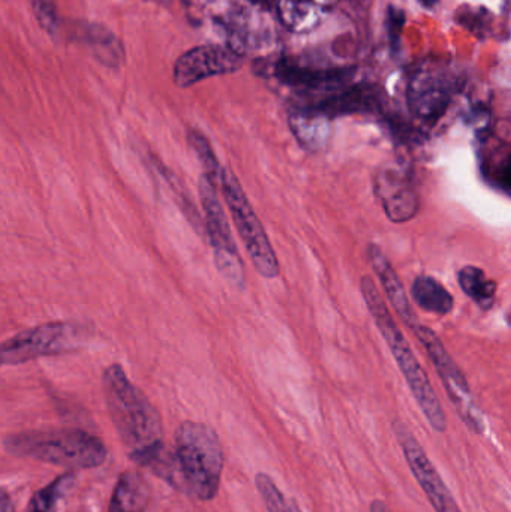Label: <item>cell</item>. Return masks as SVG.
Listing matches in <instances>:
<instances>
[{
	"mask_svg": "<svg viewBox=\"0 0 511 512\" xmlns=\"http://www.w3.org/2000/svg\"><path fill=\"white\" fill-rule=\"evenodd\" d=\"M102 391L108 414L131 459L162 444L158 412L143 391L129 381L120 364H111L104 370Z\"/></svg>",
	"mask_w": 511,
	"mask_h": 512,
	"instance_id": "1",
	"label": "cell"
},
{
	"mask_svg": "<svg viewBox=\"0 0 511 512\" xmlns=\"http://www.w3.org/2000/svg\"><path fill=\"white\" fill-rule=\"evenodd\" d=\"M360 286H362V295L365 298L366 306H368L378 330L386 339L387 345L392 349L393 357H395L417 405L422 409L423 415L435 432H446L447 418L443 406L435 394L428 375L420 366L416 355L411 351L410 343L407 342L395 319L390 315L383 297L378 292L377 285L372 282L371 277H363Z\"/></svg>",
	"mask_w": 511,
	"mask_h": 512,
	"instance_id": "2",
	"label": "cell"
},
{
	"mask_svg": "<svg viewBox=\"0 0 511 512\" xmlns=\"http://www.w3.org/2000/svg\"><path fill=\"white\" fill-rule=\"evenodd\" d=\"M11 456L26 457L48 465L72 469H93L104 465L107 448L104 442L84 430H32L5 439Z\"/></svg>",
	"mask_w": 511,
	"mask_h": 512,
	"instance_id": "3",
	"label": "cell"
},
{
	"mask_svg": "<svg viewBox=\"0 0 511 512\" xmlns=\"http://www.w3.org/2000/svg\"><path fill=\"white\" fill-rule=\"evenodd\" d=\"M176 456L189 495L203 502L215 499L224 469V451L215 430L195 421L180 424Z\"/></svg>",
	"mask_w": 511,
	"mask_h": 512,
	"instance_id": "4",
	"label": "cell"
},
{
	"mask_svg": "<svg viewBox=\"0 0 511 512\" xmlns=\"http://www.w3.org/2000/svg\"><path fill=\"white\" fill-rule=\"evenodd\" d=\"M89 330L77 322L56 321L36 325L9 337L0 348L3 366L80 351L89 340Z\"/></svg>",
	"mask_w": 511,
	"mask_h": 512,
	"instance_id": "5",
	"label": "cell"
},
{
	"mask_svg": "<svg viewBox=\"0 0 511 512\" xmlns=\"http://www.w3.org/2000/svg\"><path fill=\"white\" fill-rule=\"evenodd\" d=\"M219 192L224 195L231 218L239 231L246 252L251 256L255 270L261 277L276 279L281 270H279L278 258L273 251L272 243L257 213L252 209L242 185L231 171L225 170L222 174Z\"/></svg>",
	"mask_w": 511,
	"mask_h": 512,
	"instance_id": "6",
	"label": "cell"
},
{
	"mask_svg": "<svg viewBox=\"0 0 511 512\" xmlns=\"http://www.w3.org/2000/svg\"><path fill=\"white\" fill-rule=\"evenodd\" d=\"M198 192L204 212V237L212 246L216 268L234 288L243 289L246 282L245 270L227 215L218 197L219 189L203 174Z\"/></svg>",
	"mask_w": 511,
	"mask_h": 512,
	"instance_id": "7",
	"label": "cell"
},
{
	"mask_svg": "<svg viewBox=\"0 0 511 512\" xmlns=\"http://www.w3.org/2000/svg\"><path fill=\"white\" fill-rule=\"evenodd\" d=\"M413 331L428 351L429 357H431L432 363H434L459 417L471 432L482 435L485 432V421H483L482 412L474 402L473 393H471L470 385H468L464 373L461 372L458 364L455 363L452 355L449 354L446 346L441 342L440 337L431 328L417 324Z\"/></svg>",
	"mask_w": 511,
	"mask_h": 512,
	"instance_id": "8",
	"label": "cell"
},
{
	"mask_svg": "<svg viewBox=\"0 0 511 512\" xmlns=\"http://www.w3.org/2000/svg\"><path fill=\"white\" fill-rule=\"evenodd\" d=\"M393 430H395L396 438H398L402 453H404L414 478L422 487L425 495L428 496L434 510L437 512H462L450 493L449 487L441 478L440 472L435 469L434 463L431 462L416 436L402 421H395Z\"/></svg>",
	"mask_w": 511,
	"mask_h": 512,
	"instance_id": "9",
	"label": "cell"
},
{
	"mask_svg": "<svg viewBox=\"0 0 511 512\" xmlns=\"http://www.w3.org/2000/svg\"><path fill=\"white\" fill-rule=\"evenodd\" d=\"M243 66V57L233 48L204 45L192 48L177 59L174 83L179 87L194 86L216 75L233 74Z\"/></svg>",
	"mask_w": 511,
	"mask_h": 512,
	"instance_id": "10",
	"label": "cell"
},
{
	"mask_svg": "<svg viewBox=\"0 0 511 512\" xmlns=\"http://www.w3.org/2000/svg\"><path fill=\"white\" fill-rule=\"evenodd\" d=\"M452 101V80L443 69L423 66L408 84V105L419 119L437 122Z\"/></svg>",
	"mask_w": 511,
	"mask_h": 512,
	"instance_id": "11",
	"label": "cell"
},
{
	"mask_svg": "<svg viewBox=\"0 0 511 512\" xmlns=\"http://www.w3.org/2000/svg\"><path fill=\"white\" fill-rule=\"evenodd\" d=\"M375 192L387 218L395 224L411 221L419 212V195L410 176L399 165L380 168L375 177Z\"/></svg>",
	"mask_w": 511,
	"mask_h": 512,
	"instance_id": "12",
	"label": "cell"
},
{
	"mask_svg": "<svg viewBox=\"0 0 511 512\" xmlns=\"http://www.w3.org/2000/svg\"><path fill=\"white\" fill-rule=\"evenodd\" d=\"M350 69H311L281 60L275 66V77L287 86L305 90L338 89L350 80Z\"/></svg>",
	"mask_w": 511,
	"mask_h": 512,
	"instance_id": "13",
	"label": "cell"
},
{
	"mask_svg": "<svg viewBox=\"0 0 511 512\" xmlns=\"http://www.w3.org/2000/svg\"><path fill=\"white\" fill-rule=\"evenodd\" d=\"M368 256L393 309L401 316L402 321H404L411 330H414V327H416L419 322H417L416 315H414L413 309H411L407 292H405L404 285H402L395 268L390 264L386 254L381 251L380 246L369 245Z\"/></svg>",
	"mask_w": 511,
	"mask_h": 512,
	"instance_id": "14",
	"label": "cell"
},
{
	"mask_svg": "<svg viewBox=\"0 0 511 512\" xmlns=\"http://www.w3.org/2000/svg\"><path fill=\"white\" fill-rule=\"evenodd\" d=\"M150 486L140 472L120 475L111 496L108 512H144L149 507Z\"/></svg>",
	"mask_w": 511,
	"mask_h": 512,
	"instance_id": "15",
	"label": "cell"
},
{
	"mask_svg": "<svg viewBox=\"0 0 511 512\" xmlns=\"http://www.w3.org/2000/svg\"><path fill=\"white\" fill-rule=\"evenodd\" d=\"M411 292H413L414 301L426 312L435 313V315H447L452 312L453 303H455L453 295L435 277L426 276V274L417 277Z\"/></svg>",
	"mask_w": 511,
	"mask_h": 512,
	"instance_id": "16",
	"label": "cell"
},
{
	"mask_svg": "<svg viewBox=\"0 0 511 512\" xmlns=\"http://www.w3.org/2000/svg\"><path fill=\"white\" fill-rule=\"evenodd\" d=\"M290 123L297 140L308 149H320L329 138V119L314 111L299 108L291 114Z\"/></svg>",
	"mask_w": 511,
	"mask_h": 512,
	"instance_id": "17",
	"label": "cell"
},
{
	"mask_svg": "<svg viewBox=\"0 0 511 512\" xmlns=\"http://www.w3.org/2000/svg\"><path fill=\"white\" fill-rule=\"evenodd\" d=\"M458 280L459 286L464 289L465 294L471 300L476 301L483 310L491 309L494 306L497 283L488 279L482 268L467 265L459 271Z\"/></svg>",
	"mask_w": 511,
	"mask_h": 512,
	"instance_id": "18",
	"label": "cell"
},
{
	"mask_svg": "<svg viewBox=\"0 0 511 512\" xmlns=\"http://www.w3.org/2000/svg\"><path fill=\"white\" fill-rule=\"evenodd\" d=\"M74 481L72 474L60 475L53 483L33 495L26 512H56L60 502L74 486Z\"/></svg>",
	"mask_w": 511,
	"mask_h": 512,
	"instance_id": "19",
	"label": "cell"
},
{
	"mask_svg": "<svg viewBox=\"0 0 511 512\" xmlns=\"http://www.w3.org/2000/svg\"><path fill=\"white\" fill-rule=\"evenodd\" d=\"M188 141L194 152L197 153L201 165H203L204 176L212 180L213 185L219 189V183H221V177L224 174L225 168L222 167L221 162L216 158L212 144L209 143V140L201 132L195 131V129H189Z\"/></svg>",
	"mask_w": 511,
	"mask_h": 512,
	"instance_id": "20",
	"label": "cell"
},
{
	"mask_svg": "<svg viewBox=\"0 0 511 512\" xmlns=\"http://www.w3.org/2000/svg\"><path fill=\"white\" fill-rule=\"evenodd\" d=\"M87 42L92 47L95 56L105 65H119L120 59L123 57L122 45L113 33L108 32L104 27H90L87 32Z\"/></svg>",
	"mask_w": 511,
	"mask_h": 512,
	"instance_id": "21",
	"label": "cell"
},
{
	"mask_svg": "<svg viewBox=\"0 0 511 512\" xmlns=\"http://www.w3.org/2000/svg\"><path fill=\"white\" fill-rule=\"evenodd\" d=\"M255 486L263 498L269 512H302L294 499H287L282 495L272 478L267 474H258L255 477Z\"/></svg>",
	"mask_w": 511,
	"mask_h": 512,
	"instance_id": "22",
	"label": "cell"
},
{
	"mask_svg": "<svg viewBox=\"0 0 511 512\" xmlns=\"http://www.w3.org/2000/svg\"><path fill=\"white\" fill-rule=\"evenodd\" d=\"M33 12L42 29L53 35L57 29V11L54 0H32Z\"/></svg>",
	"mask_w": 511,
	"mask_h": 512,
	"instance_id": "23",
	"label": "cell"
},
{
	"mask_svg": "<svg viewBox=\"0 0 511 512\" xmlns=\"http://www.w3.org/2000/svg\"><path fill=\"white\" fill-rule=\"evenodd\" d=\"M389 39L392 50L396 51L401 44L402 29L405 24V12L402 9L390 6L389 8Z\"/></svg>",
	"mask_w": 511,
	"mask_h": 512,
	"instance_id": "24",
	"label": "cell"
},
{
	"mask_svg": "<svg viewBox=\"0 0 511 512\" xmlns=\"http://www.w3.org/2000/svg\"><path fill=\"white\" fill-rule=\"evenodd\" d=\"M500 183L504 188L511 191V153L509 158L506 159L500 170Z\"/></svg>",
	"mask_w": 511,
	"mask_h": 512,
	"instance_id": "25",
	"label": "cell"
},
{
	"mask_svg": "<svg viewBox=\"0 0 511 512\" xmlns=\"http://www.w3.org/2000/svg\"><path fill=\"white\" fill-rule=\"evenodd\" d=\"M0 512H14V505L5 489L2 490V498H0Z\"/></svg>",
	"mask_w": 511,
	"mask_h": 512,
	"instance_id": "26",
	"label": "cell"
},
{
	"mask_svg": "<svg viewBox=\"0 0 511 512\" xmlns=\"http://www.w3.org/2000/svg\"><path fill=\"white\" fill-rule=\"evenodd\" d=\"M371 512H392L383 501H374L371 504Z\"/></svg>",
	"mask_w": 511,
	"mask_h": 512,
	"instance_id": "27",
	"label": "cell"
},
{
	"mask_svg": "<svg viewBox=\"0 0 511 512\" xmlns=\"http://www.w3.org/2000/svg\"><path fill=\"white\" fill-rule=\"evenodd\" d=\"M438 0H420V3H422L423 6H426V8H434L435 3H437Z\"/></svg>",
	"mask_w": 511,
	"mask_h": 512,
	"instance_id": "28",
	"label": "cell"
},
{
	"mask_svg": "<svg viewBox=\"0 0 511 512\" xmlns=\"http://www.w3.org/2000/svg\"><path fill=\"white\" fill-rule=\"evenodd\" d=\"M507 3H511V0H506Z\"/></svg>",
	"mask_w": 511,
	"mask_h": 512,
	"instance_id": "29",
	"label": "cell"
}]
</instances>
